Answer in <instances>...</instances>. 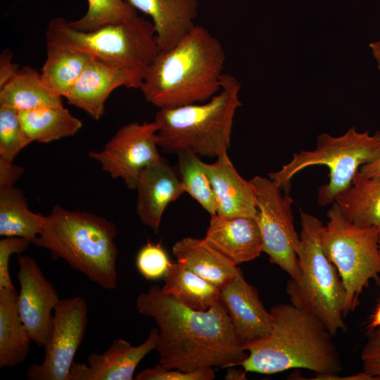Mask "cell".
<instances>
[{
    "label": "cell",
    "mask_w": 380,
    "mask_h": 380,
    "mask_svg": "<svg viewBox=\"0 0 380 380\" xmlns=\"http://www.w3.org/2000/svg\"><path fill=\"white\" fill-rule=\"evenodd\" d=\"M138 312L152 318L158 329L156 350L167 369H198L240 365L248 353L240 345L224 305L197 311L179 303L158 285L136 300Z\"/></svg>",
    "instance_id": "6da1fadb"
},
{
    "label": "cell",
    "mask_w": 380,
    "mask_h": 380,
    "mask_svg": "<svg viewBox=\"0 0 380 380\" xmlns=\"http://www.w3.org/2000/svg\"><path fill=\"white\" fill-rule=\"evenodd\" d=\"M225 61L220 40L196 25L173 47L158 52L139 89L158 109L205 102L221 89Z\"/></svg>",
    "instance_id": "7a4b0ae2"
},
{
    "label": "cell",
    "mask_w": 380,
    "mask_h": 380,
    "mask_svg": "<svg viewBox=\"0 0 380 380\" xmlns=\"http://www.w3.org/2000/svg\"><path fill=\"white\" fill-rule=\"evenodd\" d=\"M273 327L267 336L250 346L241 362L246 372L272 374L302 368L316 374H339L343 365L333 335L311 314L291 303L270 310Z\"/></svg>",
    "instance_id": "3957f363"
},
{
    "label": "cell",
    "mask_w": 380,
    "mask_h": 380,
    "mask_svg": "<svg viewBox=\"0 0 380 380\" xmlns=\"http://www.w3.org/2000/svg\"><path fill=\"white\" fill-rule=\"evenodd\" d=\"M117 234L115 224L103 217L56 205L45 216L34 245L101 288L113 290L118 286Z\"/></svg>",
    "instance_id": "277c9868"
},
{
    "label": "cell",
    "mask_w": 380,
    "mask_h": 380,
    "mask_svg": "<svg viewBox=\"0 0 380 380\" xmlns=\"http://www.w3.org/2000/svg\"><path fill=\"white\" fill-rule=\"evenodd\" d=\"M241 84L229 73L221 77L220 91L205 102L159 108L158 144L165 153L189 149L199 157L217 158L227 153L235 113L242 103Z\"/></svg>",
    "instance_id": "5b68a950"
},
{
    "label": "cell",
    "mask_w": 380,
    "mask_h": 380,
    "mask_svg": "<svg viewBox=\"0 0 380 380\" xmlns=\"http://www.w3.org/2000/svg\"><path fill=\"white\" fill-rule=\"evenodd\" d=\"M323 223L300 212V243L297 249L300 279H290L286 293L291 303L319 319L333 335L346 329L343 312L346 291L340 274L319 241Z\"/></svg>",
    "instance_id": "8992f818"
},
{
    "label": "cell",
    "mask_w": 380,
    "mask_h": 380,
    "mask_svg": "<svg viewBox=\"0 0 380 380\" xmlns=\"http://www.w3.org/2000/svg\"><path fill=\"white\" fill-rule=\"evenodd\" d=\"M380 157V131L370 134L351 127L340 137L322 133L312 151L295 153L292 160L277 172L268 174L283 190L289 191L291 179L302 170L312 165H325L329 170V182L317 189V203L326 206L349 187L360 167Z\"/></svg>",
    "instance_id": "52a82bcc"
},
{
    "label": "cell",
    "mask_w": 380,
    "mask_h": 380,
    "mask_svg": "<svg viewBox=\"0 0 380 380\" xmlns=\"http://www.w3.org/2000/svg\"><path fill=\"white\" fill-rule=\"evenodd\" d=\"M46 35V44L84 51L143 77L160 51L153 23L139 16L91 32L76 30L64 18H55L50 20Z\"/></svg>",
    "instance_id": "ba28073f"
},
{
    "label": "cell",
    "mask_w": 380,
    "mask_h": 380,
    "mask_svg": "<svg viewBox=\"0 0 380 380\" xmlns=\"http://www.w3.org/2000/svg\"><path fill=\"white\" fill-rule=\"evenodd\" d=\"M328 222L319 241L343 282L346 300L344 317L355 310L360 294L372 279L380 282V229L350 222L336 203L327 211Z\"/></svg>",
    "instance_id": "9c48e42d"
},
{
    "label": "cell",
    "mask_w": 380,
    "mask_h": 380,
    "mask_svg": "<svg viewBox=\"0 0 380 380\" xmlns=\"http://www.w3.org/2000/svg\"><path fill=\"white\" fill-rule=\"evenodd\" d=\"M257 199V215L263 241V252L270 261L295 281L300 279L297 257L300 236L297 234L289 191L283 190L270 178L255 176L250 179Z\"/></svg>",
    "instance_id": "30bf717a"
},
{
    "label": "cell",
    "mask_w": 380,
    "mask_h": 380,
    "mask_svg": "<svg viewBox=\"0 0 380 380\" xmlns=\"http://www.w3.org/2000/svg\"><path fill=\"white\" fill-rule=\"evenodd\" d=\"M158 125L152 122H130L121 127L103 149L89 156L113 179H121L135 190L141 172L163 158L158 144Z\"/></svg>",
    "instance_id": "8fae6325"
},
{
    "label": "cell",
    "mask_w": 380,
    "mask_h": 380,
    "mask_svg": "<svg viewBox=\"0 0 380 380\" xmlns=\"http://www.w3.org/2000/svg\"><path fill=\"white\" fill-rule=\"evenodd\" d=\"M88 322L87 304L80 296L60 299L53 310V329L41 364L31 365L29 380H68Z\"/></svg>",
    "instance_id": "7c38bea8"
},
{
    "label": "cell",
    "mask_w": 380,
    "mask_h": 380,
    "mask_svg": "<svg viewBox=\"0 0 380 380\" xmlns=\"http://www.w3.org/2000/svg\"><path fill=\"white\" fill-rule=\"evenodd\" d=\"M18 263L17 278L20 285L18 312L32 341L44 348L51 336L52 311L60 298L54 286L46 278L33 258L20 256Z\"/></svg>",
    "instance_id": "4fadbf2b"
},
{
    "label": "cell",
    "mask_w": 380,
    "mask_h": 380,
    "mask_svg": "<svg viewBox=\"0 0 380 380\" xmlns=\"http://www.w3.org/2000/svg\"><path fill=\"white\" fill-rule=\"evenodd\" d=\"M234 334L242 348H248L269 335L273 317L261 301L257 289L244 279L241 270L220 291Z\"/></svg>",
    "instance_id": "5bb4252c"
},
{
    "label": "cell",
    "mask_w": 380,
    "mask_h": 380,
    "mask_svg": "<svg viewBox=\"0 0 380 380\" xmlns=\"http://www.w3.org/2000/svg\"><path fill=\"white\" fill-rule=\"evenodd\" d=\"M143 76L125 68L93 58L65 99L93 120L104 114L105 103L117 88L140 89Z\"/></svg>",
    "instance_id": "9a60e30c"
},
{
    "label": "cell",
    "mask_w": 380,
    "mask_h": 380,
    "mask_svg": "<svg viewBox=\"0 0 380 380\" xmlns=\"http://www.w3.org/2000/svg\"><path fill=\"white\" fill-rule=\"evenodd\" d=\"M158 329H151L141 344L134 346L123 338L113 340L103 353L93 352L87 356V364L73 362L68 380H132L142 359L156 350Z\"/></svg>",
    "instance_id": "2e32d148"
},
{
    "label": "cell",
    "mask_w": 380,
    "mask_h": 380,
    "mask_svg": "<svg viewBox=\"0 0 380 380\" xmlns=\"http://www.w3.org/2000/svg\"><path fill=\"white\" fill-rule=\"evenodd\" d=\"M135 190L137 215L156 234L166 208L185 192L177 170L164 158L141 172Z\"/></svg>",
    "instance_id": "e0dca14e"
},
{
    "label": "cell",
    "mask_w": 380,
    "mask_h": 380,
    "mask_svg": "<svg viewBox=\"0 0 380 380\" xmlns=\"http://www.w3.org/2000/svg\"><path fill=\"white\" fill-rule=\"evenodd\" d=\"M203 239L236 265L251 261L263 252V241L256 217L210 215Z\"/></svg>",
    "instance_id": "ac0fdd59"
},
{
    "label": "cell",
    "mask_w": 380,
    "mask_h": 380,
    "mask_svg": "<svg viewBox=\"0 0 380 380\" xmlns=\"http://www.w3.org/2000/svg\"><path fill=\"white\" fill-rule=\"evenodd\" d=\"M217 206V215L225 217H256L257 199L250 180L243 179L227 153L213 163H204Z\"/></svg>",
    "instance_id": "d6986e66"
},
{
    "label": "cell",
    "mask_w": 380,
    "mask_h": 380,
    "mask_svg": "<svg viewBox=\"0 0 380 380\" xmlns=\"http://www.w3.org/2000/svg\"><path fill=\"white\" fill-rule=\"evenodd\" d=\"M152 20L160 51L176 45L196 25L198 0H125Z\"/></svg>",
    "instance_id": "ffe728a7"
},
{
    "label": "cell",
    "mask_w": 380,
    "mask_h": 380,
    "mask_svg": "<svg viewBox=\"0 0 380 380\" xmlns=\"http://www.w3.org/2000/svg\"><path fill=\"white\" fill-rule=\"evenodd\" d=\"M172 252L177 262L220 289L241 270L204 239L184 237L175 243Z\"/></svg>",
    "instance_id": "44dd1931"
},
{
    "label": "cell",
    "mask_w": 380,
    "mask_h": 380,
    "mask_svg": "<svg viewBox=\"0 0 380 380\" xmlns=\"http://www.w3.org/2000/svg\"><path fill=\"white\" fill-rule=\"evenodd\" d=\"M334 203L352 224L380 229V175L367 177L357 170L350 186L336 196Z\"/></svg>",
    "instance_id": "7402d4cb"
},
{
    "label": "cell",
    "mask_w": 380,
    "mask_h": 380,
    "mask_svg": "<svg viewBox=\"0 0 380 380\" xmlns=\"http://www.w3.org/2000/svg\"><path fill=\"white\" fill-rule=\"evenodd\" d=\"M0 106L20 113L63 104L62 97L47 86L41 73L24 66L0 88Z\"/></svg>",
    "instance_id": "603a6c76"
},
{
    "label": "cell",
    "mask_w": 380,
    "mask_h": 380,
    "mask_svg": "<svg viewBox=\"0 0 380 380\" xmlns=\"http://www.w3.org/2000/svg\"><path fill=\"white\" fill-rule=\"evenodd\" d=\"M31 341L18 312L16 289H0V367H13L24 362Z\"/></svg>",
    "instance_id": "cb8c5ba5"
},
{
    "label": "cell",
    "mask_w": 380,
    "mask_h": 380,
    "mask_svg": "<svg viewBox=\"0 0 380 380\" xmlns=\"http://www.w3.org/2000/svg\"><path fill=\"white\" fill-rule=\"evenodd\" d=\"M163 280V291L192 310L205 311L220 302V288L178 262L172 263Z\"/></svg>",
    "instance_id": "d4e9b609"
},
{
    "label": "cell",
    "mask_w": 380,
    "mask_h": 380,
    "mask_svg": "<svg viewBox=\"0 0 380 380\" xmlns=\"http://www.w3.org/2000/svg\"><path fill=\"white\" fill-rule=\"evenodd\" d=\"M45 215L29 209L23 191L15 186L0 187V236L27 239L34 244Z\"/></svg>",
    "instance_id": "484cf974"
},
{
    "label": "cell",
    "mask_w": 380,
    "mask_h": 380,
    "mask_svg": "<svg viewBox=\"0 0 380 380\" xmlns=\"http://www.w3.org/2000/svg\"><path fill=\"white\" fill-rule=\"evenodd\" d=\"M93 58L78 49L46 44V58L41 75L53 92L65 98Z\"/></svg>",
    "instance_id": "4316f807"
},
{
    "label": "cell",
    "mask_w": 380,
    "mask_h": 380,
    "mask_svg": "<svg viewBox=\"0 0 380 380\" xmlns=\"http://www.w3.org/2000/svg\"><path fill=\"white\" fill-rule=\"evenodd\" d=\"M25 134L32 143H49L75 135L82 122L63 106L44 107L20 113Z\"/></svg>",
    "instance_id": "83f0119b"
},
{
    "label": "cell",
    "mask_w": 380,
    "mask_h": 380,
    "mask_svg": "<svg viewBox=\"0 0 380 380\" xmlns=\"http://www.w3.org/2000/svg\"><path fill=\"white\" fill-rule=\"evenodd\" d=\"M177 172L189 194L210 215L217 213V206L213 190L200 157L189 149L177 153Z\"/></svg>",
    "instance_id": "f1b7e54d"
},
{
    "label": "cell",
    "mask_w": 380,
    "mask_h": 380,
    "mask_svg": "<svg viewBox=\"0 0 380 380\" xmlns=\"http://www.w3.org/2000/svg\"><path fill=\"white\" fill-rule=\"evenodd\" d=\"M87 3L86 13L78 20L68 22L72 28L91 32L139 16L137 11L125 0H87Z\"/></svg>",
    "instance_id": "f546056e"
},
{
    "label": "cell",
    "mask_w": 380,
    "mask_h": 380,
    "mask_svg": "<svg viewBox=\"0 0 380 380\" xmlns=\"http://www.w3.org/2000/svg\"><path fill=\"white\" fill-rule=\"evenodd\" d=\"M30 143L23 130L20 113L0 106V160L13 163Z\"/></svg>",
    "instance_id": "4dcf8cb0"
},
{
    "label": "cell",
    "mask_w": 380,
    "mask_h": 380,
    "mask_svg": "<svg viewBox=\"0 0 380 380\" xmlns=\"http://www.w3.org/2000/svg\"><path fill=\"white\" fill-rule=\"evenodd\" d=\"M170 257L161 243L147 241L138 251L136 267L147 280L163 278L172 265Z\"/></svg>",
    "instance_id": "1f68e13d"
},
{
    "label": "cell",
    "mask_w": 380,
    "mask_h": 380,
    "mask_svg": "<svg viewBox=\"0 0 380 380\" xmlns=\"http://www.w3.org/2000/svg\"><path fill=\"white\" fill-rule=\"evenodd\" d=\"M215 374L213 367H206L191 372L178 369H167L160 364L139 372L136 380H213Z\"/></svg>",
    "instance_id": "d6a6232c"
},
{
    "label": "cell",
    "mask_w": 380,
    "mask_h": 380,
    "mask_svg": "<svg viewBox=\"0 0 380 380\" xmlns=\"http://www.w3.org/2000/svg\"><path fill=\"white\" fill-rule=\"evenodd\" d=\"M30 241L16 236L3 237L0 240V289L15 290L9 273V262L13 254L25 251Z\"/></svg>",
    "instance_id": "836d02e7"
},
{
    "label": "cell",
    "mask_w": 380,
    "mask_h": 380,
    "mask_svg": "<svg viewBox=\"0 0 380 380\" xmlns=\"http://www.w3.org/2000/svg\"><path fill=\"white\" fill-rule=\"evenodd\" d=\"M360 359L363 371L375 380H380V327L367 332Z\"/></svg>",
    "instance_id": "e575fe53"
},
{
    "label": "cell",
    "mask_w": 380,
    "mask_h": 380,
    "mask_svg": "<svg viewBox=\"0 0 380 380\" xmlns=\"http://www.w3.org/2000/svg\"><path fill=\"white\" fill-rule=\"evenodd\" d=\"M22 167L0 160V187L15 186L23 173Z\"/></svg>",
    "instance_id": "d590c367"
},
{
    "label": "cell",
    "mask_w": 380,
    "mask_h": 380,
    "mask_svg": "<svg viewBox=\"0 0 380 380\" xmlns=\"http://www.w3.org/2000/svg\"><path fill=\"white\" fill-rule=\"evenodd\" d=\"M13 53L8 49L0 56V88L5 85L19 70L18 65L12 62Z\"/></svg>",
    "instance_id": "8d00e7d4"
},
{
    "label": "cell",
    "mask_w": 380,
    "mask_h": 380,
    "mask_svg": "<svg viewBox=\"0 0 380 380\" xmlns=\"http://www.w3.org/2000/svg\"><path fill=\"white\" fill-rule=\"evenodd\" d=\"M313 379L320 380H375L374 377L367 374L364 371L348 376H339L338 374H316Z\"/></svg>",
    "instance_id": "74e56055"
},
{
    "label": "cell",
    "mask_w": 380,
    "mask_h": 380,
    "mask_svg": "<svg viewBox=\"0 0 380 380\" xmlns=\"http://www.w3.org/2000/svg\"><path fill=\"white\" fill-rule=\"evenodd\" d=\"M359 171L367 177L380 175V157L372 163L362 165Z\"/></svg>",
    "instance_id": "f35d334b"
},
{
    "label": "cell",
    "mask_w": 380,
    "mask_h": 380,
    "mask_svg": "<svg viewBox=\"0 0 380 380\" xmlns=\"http://www.w3.org/2000/svg\"><path fill=\"white\" fill-rule=\"evenodd\" d=\"M379 327H380V303L377 305L374 313L372 315L370 319L368 322V331Z\"/></svg>",
    "instance_id": "ab89813d"
},
{
    "label": "cell",
    "mask_w": 380,
    "mask_h": 380,
    "mask_svg": "<svg viewBox=\"0 0 380 380\" xmlns=\"http://www.w3.org/2000/svg\"><path fill=\"white\" fill-rule=\"evenodd\" d=\"M369 48L373 57L376 61L378 68L380 70V40L370 43Z\"/></svg>",
    "instance_id": "60d3db41"
},
{
    "label": "cell",
    "mask_w": 380,
    "mask_h": 380,
    "mask_svg": "<svg viewBox=\"0 0 380 380\" xmlns=\"http://www.w3.org/2000/svg\"><path fill=\"white\" fill-rule=\"evenodd\" d=\"M246 372L243 370V372H240L235 369H230L228 370V372L225 376L226 379H246Z\"/></svg>",
    "instance_id": "b9f144b4"
}]
</instances>
